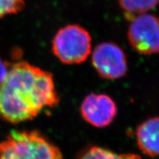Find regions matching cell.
<instances>
[{
  "label": "cell",
  "mask_w": 159,
  "mask_h": 159,
  "mask_svg": "<svg viewBox=\"0 0 159 159\" xmlns=\"http://www.w3.org/2000/svg\"><path fill=\"white\" fill-rule=\"evenodd\" d=\"M59 101L50 72L19 61L10 66L0 85V118L13 124L31 120Z\"/></svg>",
  "instance_id": "1"
},
{
  "label": "cell",
  "mask_w": 159,
  "mask_h": 159,
  "mask_svg": "<svg viewBox=\"0 0 159 159\" xmlns=\"http://www.w3.org/2000/svg\"><path fill=\"white\" fill-rule=\"evenodd\" d=\"M0 159H63V155L38 130H13L0 142Z\"/></svg>",
  "instance_id": "2"
},
{
  "label": "cell",
  "mask_w": 159,
  "mask_h": 159,
  "mask_svg": "<svg viewBox=\"0 0 159 159\" xmlns=\"http://www.w3.org/2000/svg\"><path fill=\"white\" fill-rule=\"evenodd\" d=\"M52 52L65 64H80L91 52V37L78 25H68L57 32L52 40Z\"/></svg>",
  "instance_id": "3"
},
{
  "label": "cell",
  "mask_w": 159,
  "mask_h": 159,
  "mask_svg": "<svg viewBox=\"0 0 159 159\" xmlns=\"http://www.w3.org/2000/svg\"><path fill=\"white\" fill-rule=\"evenodd\" d=\"M130 20L128 39L132 48L142 55L159 53V17L143 13Z\"/></svg>",
  "instance_id": "4"
},
{
  "label": "cell",
  "mask_w": 159,
  "mask_h": 159,
  "mask_svg": "<svg viewBox=\"0 0 159 159\" xmlns=\"http://www.w3.org/2000/svg\"><path fill=\"white\" fill-rule=\"evenodd\" d=\"M91 63L102 78L116 80L122 78L128 71V61L125 52L113 42H102L95 47Z\"/></svg>",
  "instance_id": "5"
},
{
  "label": "cell",
  "mask_w": 159,
  "mask_h": 159,
  "mask_svg": "<svg viewBox=\"0 0 159 159\" xmlns=\"http://www.w3.org/2000/svg\"><path fill=\"white\" fill-rule=\"evenodd\" d=\"M81 116L89 124L97 128L110 125L116 118L118 109L114 99L105 94H89L80 107Z\"/></svg>",
  "instance_id": "6"
},
{
  "label": "cell",
  "mask_w": 159,
  "mask_h": 159,
  "mask_svg": "<svg viewBox=\"0 0 159 159\" xmlns=\"http://www.w3.org/2000/svg\"><path fill=\"white\" fill-rule=\"evenodd\" d=\"M136 140L139 149L144 155L159 156V116L150 117L137 127Z\"/></svg>",
  "instance_id": "7"
},
{
  "label": "cell",
  "mask_w": 159,
  "mask_h": 159,
  "mask_svg": "<svg viewBox=\"0 0 159 159\" xmlns=\"http://www.w3.org/2000/svg\"><path fill=\"white\" fill-rule=\"evenodd\" d=\"M78 159H142V158L136 154L116 153L101 147L93 146L85 150Z\"/></svg>",
  "instance_id": "8"
},
{
  "label": "cell",
  "mask_w": 159,
  "mask_h": 159,
  "mask_svg": "<svg viewBox=\"0 0 159 159\" xmlns=\"http://www.w3.org/2000/svg\"><path fill=\"white\" fill-rule=\"evenodd\" d=\"M159 0H119L121 8L125 14L130 17H135L150 11L158 5Z\"/></svg>",
  "instance_id": "9"
},
{
  "label": "cell",
  "mask_w": 159,
  "mask_h": 159,
  "mask_svg": "<svg viewBox=\"0 0 159 159\" xmlns=\"http://www.w3.org/2000/svg\"><path fill=\"white\" fill-rule=\"evenodd\" d=\"M25 0H0V18L22 11Z\"/></svg>",
  "instance_id": "10"
},
{
  "label": "cell",
  "mask_w": 159,
  "mask_h": 159,
  "mask_svg": "<svg viewBox=\"0 0 159 159\" xmlns=\"http://www.w3.org/2000/svg\"><path fill=\"white\" fill-rule=\"evenodd\" d=\"M10 66L11 65L7 61L0 58V85L3 83L6 76H7Z\"/></svg>",
  "instance_id": "11"
}]
</instances>
